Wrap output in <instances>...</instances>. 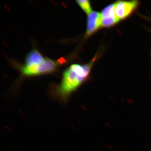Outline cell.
Instances as JSON below:
<instances>
[{"label":"cell","instance_id":"cell-6","mask_svg":"<svg viewBox=\"0 0 151 151\" xmlns=\"http://www.w3.org/2000/svg\"><path fill=\"white\" fill-rule=\"evenodd\" d=\"M45 59L38 51L33 50L26 56L24 65L29 66L40 65L44 61Z\"/></svg>","mask_w":151,"mask_h":151},{"label":"cell","instance_id":"cell-5","mask_svg":"<svg viewBox=\"0 0 151 151\" xmlns=\"http://www.w3.org/2000/svg\"><path fill=\"white\" fill-rule=\"evenodd\" d=\"M101 27V14L96 11H92L88 14L87 20L86 36H90L97 32Z\"/></svg>","mask_w":151,"mask_h":151},{"label":"cell","instance_id":"cell-3","mask_svg":"<svg viewBox=\"0 0 151 151\" xmlns=\"http://www.w3.org/2000/svg\"><path fill=\"white\" fill-rule=\"evenodd\" d=\"M115 13L120 20L125 19L133 14L139 5L137 1H118L114 3Z\"/></svg>","mask_w":151,"mask_h":151},{"label":"cell","instance_id":"cell-2","mask_svg":"<svg viewBox=\"0 0 151 151\" xmlns=\"http://www.w3.org/2000/svg\"><path fill=\"white\" fill-rule=\"evenodd\" d=\"M58 65V62L45 58L40 65L26 66L24 69V74L26 76H34L52 73L56 70Z\"/></svg>","mask_w":151,"mask_h":151},{"label":"cell","instance_id":"cell-4","mask_svg":"<svg viewBox=\"0 0 151 151\" xmlns=\"http://www.w3.org/2000/svg\"><path fill=\"white\" fill-rule=\"evenodd\" d=\"M101 14V27H110L120 22L115 12L114 3L106 7Z\"/></svg>","mask_w":151,"mask_h":151},{"label":"cell","instance_id":"cell-1","mask_svg":"<svg viewBox=\"0 0 151 151\" xmlns=\"http://www.w3.org/2000/svg\"><path fill=\"white\" fill-rule=\"evenodd\" d=\"M96 59V56L86 65L74 64L66 70L58 89L62 97L67 98L87 80Z\"/></svg>","mask_w":151,"mask_h":151},{"label":"cell","instance_id":"cell-7","mask_svg":"<svg viewBox=\"0 0 151 151\" xmlns=\"http://www.w3.org/2000/svg\"><path fill=\"white\" fill-rule=\"evenodd\" d=\"M76 2L86 14H89L92 12V8L89 1L88 0H81L77 1Z\"/></svg>","mask_w":151,"mask_h":151}]
</instances>
